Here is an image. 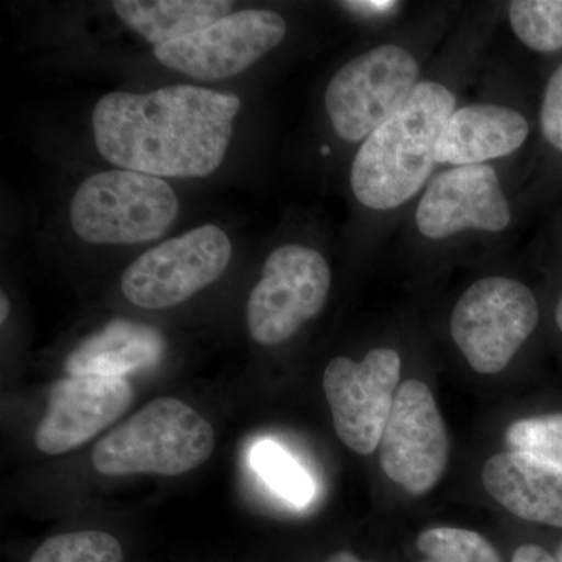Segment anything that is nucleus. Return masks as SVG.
Instances as JSON below:
<instances>
[{
	"label": "nucleus",
	"instance_id": "1",
	"mask_svg": "<svg viewBox=\"0 0 562 562\" xmlns=\"http://www.w3.org/2000/svg\"><path fill=\"white\" fill-rule=\"evenodd\" d=\"M239 110L238 95L192 85L109 92L92 111V132L99 154L117 168L199 179L224 162Z\"/></svg>",
	"mask_w": 562,
	"mask_h": 562
},
{
	"label": "nucleus",
	"instance_id": "2",
	"mask_svg": "<svg viewBox=\"0 0 562 562\" xmlns=\"http://www.w3.org/2000/svg\"><path fill=\"white\" fill-rule=\"evenodd\" d=\"M454 106L457 99L449 88L420 81L355 155L350 183L358 202L386 211L414 198L436 165V146Z\"/></svg>",
	"mask_w": 562,
	"mask_h": 562
},
{
	"label": "nucleus",
	"instance_id": "3",
	"mask_svg": "<svg viewBox=\"0 0 562 562\" xmlns=\"http://www.w3.org/2000/svg\"><path fill=\"white\" fill-rule=\"evenodd\" d=\"M214 446L216 436L209 420L179 398L160 397L95 443L92 465L109 476H176L201 468Z\"/></svg>",
	"mask_w": 562,
	"mask_h": 562
},
{
	"label": "nucleus",
	"instance_id": "4",
	"mask_svg": "<svg viewBox=\"0 0 562 562\" xmlns=\"http://www.w3.org/2000/svg\"><path fill=\"white\" fill-rule=\"evenodd\" d=\"M177 213L179 199L168 181L114 169L81 181L69 220L83 241L121 246L155 241L169 231Z\"/></svg>",
	"mask_w": 562,
	"mask_h": 562
},
{
	"label": "nucleus",
	"instance_id": "5",
	"mask_svg": "<svg viewBox=\"0 0 562 562\" xmlns=\"http://www.w3.org/2000/svg\"><path fill=\"white\" fill-rule=\"evenodd\" d=\"M539 324L530 288L506 277L475 281L454 305L450 333L473 371L502 372Z\"/></svg>",
	"mask_w": 562,
	"mask_h": 562
},
{
	"label": "nucleus",
	"instance_id": "6",
	"mask_svg": "<svg viewBox=\"0 0 562 562\" xmlns=\"http://www.w3.org/2000/svg\"><path fill=\"white\" fill-rule=\"evenodd\" d=\"M419 63L395 44L358 55L333 76L325 109L336 135L364 143L395 113L417 87Z\"/></svg>",
	"mask_w": 562,
	"mask_h": 562
},
{
	"label": "nucleus",
	"instance_id": "7",
	"mask_svg": "<svg viewBox=\"0 0 562 562\" xmlns=\"http://www.w3.org/2000/svg\"><path fill=\"white\" fill-rule=\"evenodd\" d=\"M331 271L319 251L286 244L262 265L261 280L247 301V327L261 346H279L324 310Z\"/></svg>",
	"mask_w": 562,
	"mask_h": 562
},
{
	"label": "nucleus",
	"instance_id": "8",
	"mask_svg": "<svg viewBox=\"0 0 562 562\" xmlns=\"http://www.w3.org/2000/svg\"><path fill=\"white\" fill-rule=\"evenodd\" d=\"M232 254L227 233L203 225L136 258L122 273V294L139 308H171L220 280Z\"/></svg>",
	"mask_w": 562,
	"mask_h": 562
},
{
	"label": "nucleus",
	"instance_id": "9",
	"mask_svg": "<svg viewBox=\"0 0 562 562\" xmlns=\"http://www.w3.org/2000/svg\"><path fill=\"white\" fill-rule=\"evenodd\" d=\"M401 355L375 349L355 362L338 357L328 362L322 379L336 435L358 454L375 452L394 406L401 383Z\"/></svg>",
	"mask_w": 562,
	"mask_h": 562
},
{
	"label": "nucleus",
	"instance_id": "10",
	"mask_svg": "<svg viewBox=\"0 0 562 562\" xmlns=\"http://www.w3.org/2000/svg\"><path fill=\"white\" fill-rule=\"evenodd\" d=\"M286 31V22L276 11L241 10L201 32L155 47V57L192 79H231L279 47Z\"/></svg>",
	"mask_w": 562,
	"mask_h": 562
},
{
	"label": "nucleus",
	"instance_id": "11",
	"mask_svg": "<svg viewBox=\"0 0 562 562\" xmlns=\"http://www.w3.org/2000/svg\"><path fill=\"white\" fill-rule=\"evenodd\" d=\"M449 438L430 387L402 383L382 442L380 465L392 483L413 495L431 491L446 472Z\"/></svg>",
	"mask_w": 562,
	"mask_h": 562
},
{
	"label": "nucleus",
	"instance_id": "12",
	"mask_svg": "<svg viewBox=\"0 0 562 562\" xmlns=\"http://www.w3.org/2000/svg\"><path fill=\"white\" fill-rule=\"evenodd\" d=\"M512 222L508 199L490 165L458 166L431 181L416 211V225L428 239L462 231L502 232Z\"/></svg>",
	"mask_w": 562,
	"mask_h": 562
},
{
	"label": "nucleus",
	"instance_id": "13",
	"mask_svg": "<svg viewBox=\"0 0 562 562\" xmlns=\"http://www.w3.org/2000/svg\"><path fill=\"white\" fill-rule=\"evenodd\" d=\"M132 402L127 379L69 375L52 387L46 414L36 427V447L47 454L72 452L124 416Z\"/></svg>",
	"mask_w": 562,
	"mask_h": 562
},
{
	"label": "nucleus",
	"instance_id": "14",
	"mask_svg": "<svg viewBox=\"0 0 562 562\" xmlns=\"http://www.w3.org/2000/svg\"><path fill=\"white\" fill-rule=\"evenodd\" d=\"M484 490L519 519L562 528V468L530 454L502 452L484 464Z\"/></svg>",
	"mask_w": 562,
	"mask_h": 562
},
{
	"label": "nucleus",
	"instance_id": "15",
	"mask_svg": "<svg viewBox=\"0 0 562 562\" xmlns=\"http://www.w3.org/2000/svg\"><path fill=\"white\" fill-rule=\"evenodd\" d=\"M530 124L508 106L468 105L453 111L436 146L439 165L476 166L506 157L524 146Z\"/></svg>",
	"mask_w": 562,
	"mask_h": 562
},
{
	"label": "nucleus",
	"instance_id": "16",
	"mask_svg": "<svg viewBox=\"0 0 562 562\" xmlns=\"http://www.w3.org/2000/svg\"><path fill=\"white\" fill-rule=\"evenodd\" d=\"M165 355V339L149 325L114 321L85 339L65 362L69 375H125L155 368Z\"/></svg>",
	"mask_w": 562,
	"mask_h": 562
},
{
	"label": "nucleus",
	"instance_id": "17",
	"mask_svg": "<svg viewBox=\"0 0 562 562\" xmlns=\"http://www.w3.org/2000/svg\"><path fill=\"white\" fill-rule=\"evenodd\" d=\"M228 0H116L113 10L124 24L155 47L201 32L228 16Z\"/></svg>",
	"mask_w": 562,
	"mask_h": 562
},
{
	"label": "nucleus",
	"instance_id": "18",
	"mask_svg": "<svg viewBox=\"0 0 562 562\" xmlns=\"http://www.w3.org/2000/svg\"><path fill=\"white\" fill-rule=\"evenodd\" d=\"M508 14L513 32L528 49H562V0H514Z\"/></svg>",
	"mask_w": 562,
	"mask_h": 562
},
{
	"label": "nucleus",
	"instance_id": "19",
	"mask_svg": "<svg viewBox=\"0 0 562 562\" xmlns=\"http://www.w3.org/2000/svg\"><path fill=\"white\" fill-rule=\"evenodd\" d=\"M251 464L260 473L261 479L288 502L297 506H305L312 502V476L277 443H258L251 452Z\"/></svg>",
	"mask_w": 562,
	"mask_h": 562
},
{
	"label": "nucleus",
	"instance_id": "20",
	"mask_svg": "<svg viewBox=\"0 0 562 562\" xmlns=\"http://www.w3.org/2000/svg\"><path fill=\"white\" fill-rule=\"evenodd\" d=\"M420 562H502L497 549L480 532L436 527L417 538Z\"/></svg>",
	"mask_w": 562,
	"mask_h": 562
},
{
	"label": "nucleus",
	"instance_id": "21",
	"mask_svg": "<svg viewBox=\"0 0 562 562\" xmlns=\"http://www.w3.org/2000/svg\"><path fill=\"white\" fill-rule=\"evenodd\" d=\"M29 562H124V553L109 532L76 531L47 539Z\"/></svg>",
	"mask_w": 562,
	"mask_h": 562
},
{
	"label": "nucleus",
	"instance_id": "22",
	"mask_svg": "<svg viewBox=\"0 0 562 562\" xmlns=\"http://www.w3.org/2000/svg\"><path fill=\"white\" fill-rule=\"evenodd\" d=\"M509 452L530 454L562 468V413L514 422L506 431Z\"/></svg>",
	"mask_w": 562,
	"mask_h": 562
},
{
	"label": "nucleus",
	"instance_id": "23",
	"mask_svg": "<svg viewBox=\"0 0 562 562\" xmlns=\"http://www.w3.org/2000/svg\"><path fill=\"white\" fill-rule=\"evenodd\" d=\"M541 127L547 140L562 151V65L554 70L543 92Z\"/></svg>",
	"mask_w": 562,
	"mask_h": 562
},
{
	"label": "nucleus",
	"instance_id": "24",
	"mask_svg": "<svg viewBox=\"0 0 562 562\" xmlns=\"http://www.w3.org/2000/svg\"><path fill=\"white\" fill-rule=\"evenodd\" d=\"M512 562H558L552 554L535 543L520 546L513 554Z\"/></svg>",
	"mask_w": 562,
	"mask_h": 562
},
{
	"label": "nucleus",
	"instance_id": "25",
	"mask_svg": "<svg viewBox=\"0 0 562 562\" xmlns=\"http://www.w3.org/2000/svg\"><path fill=\"white\" fill-rule=\"evenodd\" d=\"M346 5L357 10L386 11L394 9L397 3L382 2V0H379V2H346Z\"/></svg>",
	"mask_w": 562,
	"mask_h": 562
},
{
	"label": "nucleus",
	"instance_id": "26",
	"mask_svg": "<svg viewBox=\"0 0 562 562\" xmlns=\"http://www.w3.org/2000/svg\"><path fill=\"white\" fill-rule=\"evenodd\" d=\"M325 562H369L362 561L361 558H358L357 554L351 552H347V550H341V552L333 553L331 557H328Z\"/></svg>",
	"mask_w": 562,
	"mask_h": 562
},
{
	"label": "nucleus",
	"instance_id": "27",
	"mask_svg": "<svg viewBox=\"0 0 562 562\" xmlns=\"http://www.w3.org/2000/svg\"><path fill=\"white\" fill-rule=\"evenodd\" d=\"M0 302H2V305H0V312H2V314H0V322H2V324H5L7 317H9L10 313V302L9 299H7V295L3 294V292L2 297H0Z\"/></svg>",
	"mask_w": 562,
	"mask_h": 562
},
{
	"label": "nucleus",
	"instance_id": "28",
	"mask_svg": "<svg viewBox=\"0 0 562 562\" xmlns=\"http://www.w3.org/2000/svg\"><path fill=\"white\" fill-rule=\"evenodd\" d=\"M557 324H558V327H560V330L562 331V299H561L560 303H558Z\"/></svg>",
	"mask_w": 562,
	"mask_h": 562
},
{
	"label": "nucleus",
	"instance_id": "29",
	"mask_svg": "<svg viewBox=\"0 0 562 562\" xmlns=\"http://www.w3.org/2000/svg\"><path fill=\"white\" fill-rule=\"evenodd\" d=\"M558 562H562V547H561V550H560V561Z\"/></svg>",
	"mask_w": 562,
	"mask_h": 562
}]
</instances>
